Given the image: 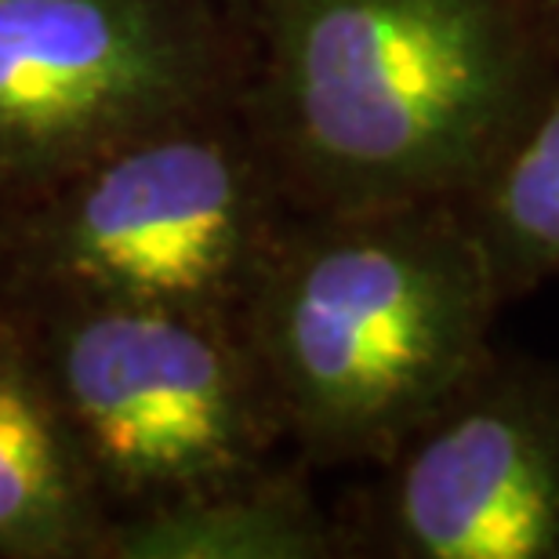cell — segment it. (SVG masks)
<instances>
[{
    "label": "cell",
    "mask_w": 559,
    "mask_h": 559,
    "mask_svg": "<svg viewBox=\"0 0 559 559\" xmlns=\"http://www.w3.org/2000/svg\"><path fill=\"white\" fill-rule=\"evenodd\" d=\"M226 4H229L233 11H240V8H248V0H226Z\"/></svg>",
    "instance_id": "obj_11"
},
{
    "label": "cell",
    "mask_w": 559,
    "mask_h": 559,
    "mask_svg": "<svg viewBox=\"0 0 559 559\" xmlns=\"http://www.w3.org/2000/svg\"><path fill=\"white\" fill-rule=\"evenodd\" d=\"M248 4V124L290 211L457 204L559 70L531 0Z\"/></svg>",
    "instance_id": "obj_1"
},
{
    "label": "cell",
    "mask_w": 559,
    "mask_h": 559,
    "mask_svg": "<svg viewBox=\"0 0 559 559\" xmlns=\"http://www.w3.org/2000/svg\"><path fill=\"white\" fill-rule=\"evenodd\" d=\"M338 531L290 476L262 473L135 512L106 531L117 559H323Z\"/></svg>",
    "instance_id": "obj_8"
},
{
    "label": "cell",
    "mask_w": 559,
    "mask_h": 559,
    "mask_svg": "<svg viewBox=\"0 0 559 559\" xmlns=\"http://www.w3.org/2000/svg\"><path fill=\"white\" fill-rule=\"evenodd\" d=\"M222 109L120 142L55 182L40 262L73 301L240 317L284 197L251 124Z\"/></svg>",
    "instance_id": "obj_3"
},
{
    "label": "cell",
    "mask_w": 559,
    "mask_h": 559,
    "mask_svg": "<svg viewBox=\"0 0 559 559\" xmlns=\"http://www.w3.org/2000/svg\"><path fill=\"white\" fill-rule=\"evenodd\" d=\"M44 371L98 490L142 509L262 473L280 429L229 317L73 301Z\"/></svg>",
    "instance_id": "obj_4"
},
{
    "label": "cell",
    "mask_w": 559,
    "mask_h": 559,
    "mask_svg": "<svg viewBox=\"0 0 559 559\" xmlns=\"http://www.w3.org/2000/svg\"><path fill=\"white\" fill-rule=\"evenodd\" d=\"M382 465L389 556L559 559V367L490 349Z\"/></svg>",
    "instance_id": "obj_6"
},
{
    "label": "cell",
    "mask_w": 559,
    "mask_h": 559,
    "mask_svg": "<svg viewBox=\"0 0 559 559\" xmlns=\"http://www.w3.org/2000/svg\"><path fill=\"white\" fill-rule=\"evenodd\" d=\"M506 301L454 200L295 211L237 323L276 425L312 462L382 465L495 349Z\"/></svg>",
    "instance_id": "obj_2"
},
{
    "label": "cell",
    "mask_w": 559,
    "mask_h": 559,
    "mask_svg": "<svg viewBox=\"0 0 559 559\" xmlns=\"http://www.w3.org/2000/svg\"><path fill=\"white\" fill-rule=\"evenodd\" d=\"M534 11H538V22L545 26V33H549L552 48L559 51V0H531Z\"/></svg>",
    "instance_id": "obj_10"
},
{
    "label": "cell",
    "mask_w": 559,
    "mask_h": 559,
    "mask_svg": "<svg viewBox=\"0 0 559 559\" xmlns=\"http://www.w3.org/2000/svg\"><path fill=\"white\" fill-rule=\"evenodd\" d=\"M226 0H0V182L55 186L114 145L229 106Z\"/></svg>",
    "instance_id": "obj_5"
},
{
    "label": "cell",
    "mask_w": 559,
    "mask_h": 559,
    "mask_svg": "<svg viewBox=\"0 0 559 559\" xmlns=\"http://www.w3.org/2000/svg\"><path fill=\"white\" fill-rule=\"evenodd\" d=\"M103 490L44 364L0 328V556L103 552Z\"/></svg>",
    "instance_id": "obj_7"
},
{
    "label": "cell",
    "mask_w": 559,
    "mask_h": 559,
    "mask_svg": "<svg viewBox=\"0 0 559 559\" xmlns=\"http://www.w3.org/2000/svg\"><path fill=\"white\" fill-rule=\"evenodd\" d=\"M457 207L506 298L559 280V70Z\"/></svg>",
    "instance_id": "obj_9"
}]
</instances>
